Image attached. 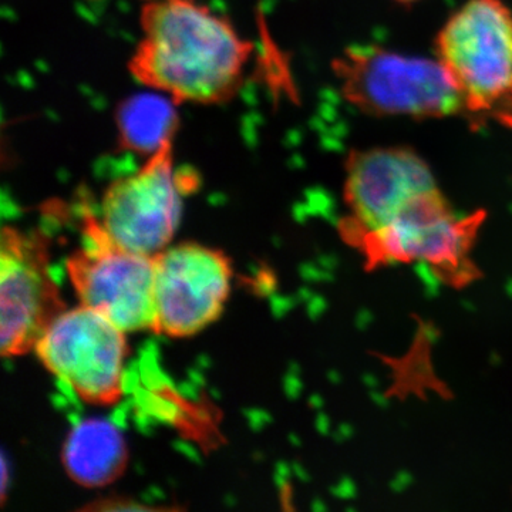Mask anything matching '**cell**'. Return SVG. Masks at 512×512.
<instances>
[{
  "instance_id": "obj_10",
  "label": "cell",
  "mask_w": 512,
  "mask_h": 512,
  "mask_svg": "<svg viewBox=\"0 0 512 512\" xmlns=\"http://www.w3.org/2000/svg\"><path fill=\"white\" fill-rule=\"evenodd\" d=\"M46 284L19 248L3 245L0 262V349L13 355L33 345L42 330Z\"/></svg>"
},
{
  "instance_id": "obj_1",
  "label": "cell",
  "mask_w": 512,
  "mask_h": 512,
  "mask_svg": "<svg viewBox=\"0 0 512 512\" xmlns=\"http://www.w3.org/2000/svg\"><path fill=\"white\" fill-rule=\"evenodd\" d=\"M247 46L229 23L191 0L148 8L137 72L175 99L210 103L234 89Z\"/></svg>"
},
{
  "instance_id": "obj_11",
  "label": "cell",
  "mask_w": 512,
  "mask_h": 512,
  "mask_svg": "<svg viewBox=\"0 0 512 512\" xmlns=\"http://www.w3.org/2000/svg\"><path fill=\"white\" fill-rule=\"evenodd\" d=\"M62 460L70 478L84 487L116 480L127 460L123 427L113 417L77 419L64 441Z\"/></svg>"
},
{
  "instance_id": "obj_12",
  "label": "cell",
  "mask_w": 512,
  "mask_h": 512,
  "mask_svg": "<svg viewBox=\"0 0 512 512\" xmlns=\"http://www.w3.org/2000/svg\"><path fill=\"white\" fill-rule=\"evenodd\" d=\"M171 97L154 89L126 100L119 111V127L127 147L153 157L164 153L177 120Z\"/></svg>"
},
{
  "instance_id": "obj_5",
  "label": "cell",
  "mask_w": 512,
  "mask_h": 512,
  "mask_svg": "<svg viewBox=\"0 0 512 512\" xmlns=\"http://www.w3.org/2000/svg\"><path fill=\"white\" fill-rule=\"evenodd\" d=\"M124 335L106 316L80 305L47 320L33 346L43 365L69 383L80 399L106 403L121 392Z\"/></svg>"
},
{
  "instance_id": "obj_3",
  "label": "cell",
  "mask_w": 512,
  "mask_h": 512,
  "mask_svg": "<svg viewBox=\"0 0 512 512\" xmlns=\"http://www.w3.org/2000/svg\"><path fill=\"white\" fill-rule=\"evenodd\" d=\"M335 72L346 101L369 116L414 120L464 116L463 101L437 59L355 46L335 63Z\"/></svg>"
},
{
  "instance_id": "obj_14",
  "label": "cell",
  "mask_w": 512,
  "mask_h": 512,
  "mask_svg": "<svg viewBox=\"0 0 512 512\" xmlns=\"http://www.w3.org/2000/svg\"><path fill=\"white\" fill-rule=\"evenodd\" d=\"M396 2L404 3V5H410V3L417 2V0H396Z\"/></svg>"
},
{
  "instance_id": "obj_7",
  "label": "cell",
  "mask_w": 512,
  "mask_h": 512,
  "mask_svg": "<svg viewBox=\"0 0 512 512\" xmlns=\"http://www.w3.org/2000/svg\"><path fill=\"white\" fill-rule=\"evenodd\" d=\"M154 262L156 329L190 336L220 316L231 288V269L220 252L195 244L177 245L154 256Z\"/></svg>"
},
{
  "instance_id": "obj_2",
  "label": "cell",
  "mask_w": 512,
  "mask_h": 512,
  "mask_svg": "<svg viewBox=\"0 0 512 512\" xmlns=\"http://www.w3.org/2000/svg\"><path fill=\"white\" fill-rule=\"evenodd\" d=\"M436 59L473 126L512 128V10L503 0H468L434 42Z\"/></svg>"
},
{
  "instance_id": "obj_13",
  "label": "cell",
  "mask_w": 512,
  "mask_h": 512,
  "mask_svg": "<svg viewBox=\"0 0 512 512\" xmlns=\"http://www.w3.org/2000/svg\"><path fill=\"white\" fill-rule=\"evenodd\" d=\"M10 467H9V461H8V454L3 451L2 453V497H6V493H8L9 490V483H10Z\"/></svg>"
},
{
  "instance_id": "obj_6",
  "label": "cell",
  "mask_w": 512,
  "mask_h": 512,
  "mask_svg": "<svg viewBox=\"0 0 512 512\" xmlns=\"http://www.w3.org/2000/svg\"><path fill=\"white\" fill-rule=\"evenodd\" d=\"M183 190L167 154L111 185L101 205L100 229L114 245L157 256L181 220Z\"/></svg>"
},
{
  "instance_id": "obj_9",
  "label": "cell",
  "mask_w": 512,
  "mask_h": 512,
  "mask_svg": "<svg viewBox=\"0 0 512 512\" xmlns=\"http://www.w3.org/2000/svg\"><path fill=\"white\" fill-rule=\"evenodd\" d=\"M70 272L82 305L106 316L124 333L156 329L154 256L109 244L82 252Z\"/></svg>"
},
{
  "instance_id": "obj_8",
  "label": "cell",
  "mask_w": 512,
  "mask_h": 512,
  "mask_svg": "<svg viewBox=\"0 0 512 512\" xmlns=\"http://www.w3.org/2000/svg\"><path fill=\"white\" fill-rule=\"evenodd\" d=\"M437 187L429 164L410 148L350 151L345 180L350 215L342 222L343 234L352 239L383 227L416 195Z\"/></svg>"
},
{
  "instance_id": "obj_4",
  "label": "cell",
  "mask_w": 512,
  "mask_h": 512,
  "mask_svg": "<svg viewBox=\"0 0 512 512\" xmlns=\"http://www.w3.org/2000/svg\"><path fill=\"white\" fill-rule=\"evenodd\" d=\"M483 211L458 217L440 188L416 195L396 215L373 231L352 238L372 264H420L436 274L463 275L467 254Z\"/></svg>"
}]
</instances>
